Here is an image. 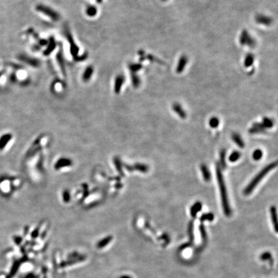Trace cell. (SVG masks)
<instances>
[{
  "label": "cell",
  "mask_w": 278,
  "mask_h": 278,
  "mask_svg": "<svg viewBox=\"0 0 278 278\" xmlns=\"http://www.w3.org/2000/svg\"><path fill=\"white\" fill-rule=\"evenodd\" d=\"M263 126L264 127L265 129L266 128H270L273 126L274 124H273V120L269 119L267 118V117H265L263 120V122H261Z\"/></svg>",
  "instance_id": "cell-17"
},
{
  "label": "cell",
  "mask_w": 278,
  "mask_h": 278,
  "mask_svg": "<svg viewBox=\"0 0 278 278\" xmlns=\"http://www.w3.org/2000/svg\"><path fill=\"white\" fill-rule=\"evenodd\" d=\"M121 278H131V277H129V276H122Z\"/></svg>",
  "instance_id": "cell-28"
},
{
  "label": "cell",
  "mask_w": 278,
  "mask_h": 278,
  "mask_svg": "<svg viewBox=\"0 0 278 278\" xmlns=\"http://www.w3.org/2000/svg\"><path fill=\"white\" fill-rule=\"evenodd\" d=\"M225 154L226 151L225 150H221L220 153V162H221V167L225 169L226 168V163H225Z\"/></svg>",
  "instance_id": "cell-18"
},
{
  "label": "cell",
  "mask_w": 278,
  "mask_h": 278,
  "mask_svg": "<svg viewBox=\"0 0 278 278\" xmlns=\"http://www.w3.org/2000/svg\"><path fill=\"white\" fill-rule=\"evenodd\" d=\"M219 119L217 118V117H212V118L209 120V126L213 128H215L216 127H218V125H219Z\"/></svg>",
  "instance_id": "cell-21"
},
{
  "label": "cell",
  "mask_w": 278,
  "mask_h": 278,
  "mask_svg": "<svg viewBox=\"0 0 278 278\" xmlns=\"http://www.w3.org/2000/svg\"><path fill=\"white\" fill-rule=\"evenodd\" d=\"M11 139L12 135L9 133L3 135L0 138V150H3L4 149L5 147L7 146V143L11 140Z\"/></svg>",
  "instance_id": "cell-11"
},
{
  "label": "cell",
  "mask_w": 278,
  "mask_h": 278,
  "mask_svg": "<svg viewBox=\"0 0 278 278\" xmlns=\"http://www.w3.org/2000/svg\"><path fill=\"white\" fill-rule=\"evenodd\" d=\"M241 156V154L238 151H234L229 157V161L232 162H234L237 161V160Z\"/></svg>",
  "instance_id": "cell-20"
},
{
  "label": "cell",
  "mask_w": 278,
  "mask_h": 278,
  "mask_svg": "<svg viewBox=\"0 0 278 278\" xmlns=\"http://www.w3.org/2000/svg\"><path fill=\"white\" fill-rule=\"evenodd\" d=\"M265 128L263 126L261 123H254L253 127L250 129L249 132L250 133H256L265 132Z\"/></svg>",
  "instance_id": "cell-13"
},
{
  "label": "cell",
  "mask_w": 278,
  "mask_h": 278,
  "mask_svg": "<svg viewBox=\"0 0 278 278\" xmlns=\"http://www.w3.org/2000/svg\"><path fill=\"white\" fill-rule=\"evenodd\" d=\"M255 21L257 23L265 26H270L272 23V18L262 14H258L255 16Z\"/></svg>",
  "instance_id": "cell-4"
},
{
  "label": "cell",
  "mask_w": 278,
  "mask_h": 278,
  "mask_svg": "<svg viewBox=\"0 0 278 278\" xmlns=\"http://www.w3.org/2000/svg\"><path fill=\"white\" fill-rule=\"evenodd\" d=\"M200 234H201V236H202V238L203 242H204V243H205L207 241V233L206 232L205 227H204V226H203V224H201L200 225Z\"/></svg>",
  "instance_id": "cell-24"
},
{
  "label": "cell",
  "mask_w": 278,
  "mask_h": 278,
  "mask_svg": "<svg viewBox=\"0 0 278 278\" xmlns=\"http://www.w3.org/2000/svg\"><path fill=\"white\" fill-rule=\"evenodd\" d=\"M255 60V56L254 54L248 53L246 54L244 59V66L245 68H249L254 65Z\"/></svg>",
  "instance_id": "cell-8"
},
{
  "label": "cell",
  "mask_w": 278,
  "mask_h": 278,
  "mask_svg": "<svg viewBox=\"0 0 278 278\" xmlns=\"http://www.w3.org/2000/svg\"><path fill=\"white\" fill-rule=\"evenodd\" d=\"M239 42L241 45L246 46L250 48H254L256 46V41L248 32V30H243L239 35Z\"/></svg>",
  "instance_id": "cell-3"
},
{
  "label": "cell",
  "mask_w": 278,
  "mask_h": 278,
  "mask_svg": "<svg viewBox=\"0 0 278 278\" xmlns=\"http://www.w3.org/2000/svg\"><path fill=\"white\" fill-rule=\"evenodd\" d=\"M161 1H162V2H167V1H168V0H161Z\"/></svg>",
  "instance_id": "cell-29"
},
{
  "label": "cell",
  "mask_w": 278,
  "mask_h": 278,
  "mask_svg": "<svg viewBox=\"0 0 278 278\" xmlns=\"http://www.w3.org/2000/svg\"><path fill=\"white\" fill-rule=\"evenodd\" d=\"M214 219V214L213 213H206V214H203L200 218V221H204L206 220H208L211 221Z\"/></svg>",
  "instance_id": "cell-19"
},
{
  "label": "cell",
  "mask_w": 278,
  "mask_h": 278,
  "mask_svg": "<svg viewBox=\"0 0 278 278\" xmlns=\"http://www.w3.org/2000/svg\"><path fill=\"white\" fill-rule=\"evenodd\" d=\"M276 166L277 162H274L273 163L270 164L269 165L265 167V168H263L254 178L252 179V180L249 183V184L247 185L245 189L243 191L244 194L245 195H249V194H250L256 188L258 184L260 182L262 179L265 176V175H266L268 172H269L272 169L276 168Z\"/></svg>",
  "instance_id": "cell-2"
},
{
  "label": "cell",
  "mask_w": 278,
  "mask_h": 278,
  "mask_svg": "<svg viewBox=\"0 0 278 278\" xmlns=\"http://www.w3.org/2000/svg\"><path fill=\"white\" fill-rule=\"evenodd\" d=\"M188 232H189V237H190V241H191V243H193V240H194V234H193V221H191L190 222V224H189ZM191 242H190V243H191Z\"/></svg>",
  "instance_id": "cell-22"
},
{
  "label": "cell",
  "mask_w": 278,
  "mask_h": 278,
  "mask_svg": "<svg viewBox=\"0 0 278 278\" xmlns=\"http://www.w3.org/2000/svg\"><path fill=\"white\" fill-rule=\"evenodd\" d=\"M188 61H189V59L187 55H182L178 59L176 69V72L178 73H182L183 71L185 69V66H187V65L188 63Z\"/></svg>",
  "instance_id": "cell-5"
},
{
  "label": "cell",
  "mask_w": 278,
  "mask_h": 278,
  "mask_svg": "<svg viewBox=\"0 0 278 278\" xmlns=\"http://www.w3.org/2000/svg\"><path fill=\"white\" fill-rule=\"evenodd\" d=\"M232 139L234 143H235L239 147H243L245 146L243 140L238 133H233L232 135Z\"/></svg>",
  "instance_id": "cell-14"
},
{
  "label": "cell",
  "mask_w": 278,
  "mask_h": 278,
  "mask_svg": "<svg viewBox=\"0 0 278 278\" xmlns=\"http://www.w3.org/2000/svg\"><path fill=\"white\" fill-rule=\"evenodd\" d=\"M172 109L176 113V114L180 117L182 119H185L187 117V113L183 109L181 105L178 103H174L173 105H172Z\"/></svg>",
  "instance_id": "cell-6"
},
{
  "label": "cell",
  "mask_w": 278,
  "mask_h": 278,
  "mask_svg": "<svg viewBox=\"0 0 278 278\" xmlns=\"http://www.w3.org/2000/svg\"><path fill=\"white\" fill-rule=\"evenodd\" d=\"M216 176H217L218 179V183L219 185L221 198L222 201V206H223L224 213L227 216H230L232 212L229 206V203H228L227 189L224 182L223 175H222L221 169L219 164H218L217 167H216Z\"/></svg>",
  "instance_id": "cell-1"
},
{
  "label": "cell",
  "mask_w": 278,
  "mask_h": 278,
  "mask_svg": "<svg viewBox=\"0 0 278 278\" xmlns=\"http://www.w3.org/2000/svg\"><path fill=\"white\" fill-rule=\"evenodd\" d=\"M112 240V236H108L106 238L102 239L101 241H100V242L97 243V248H98V249L103 248V247H104L105 246L107 245L108 243H109V242Z\"/></svg>",
  "instance_id": "cell-15"
},
{
  "label": "cell",
  "mask_w": 278,
  "mask_h": 278,
  "mask_svg": "<svg viewBox=\"0 0 278 278\" xmlns=\"http://www.w3.org/2000/svg\"><path fill=\"white\" fill-rule=\"evenodd\" d=\"M22 260L21 259H20V260H16L13 265H12V269L10 270V273L7 275V276L6 277V278H12L13 277L15 274H16V272H17L18 269H19L20 267V265L22 263Z\"/></svg>",
  "instance_id": "cell-7"
},
{
  "label": "cell",
  "mask_w": 278,
  "mask_h": 278,
  "mask_svg": "<svg viewBox=\"0 0 278 278\" xmlns=\"http://www.w3.org/2000/svg\"><path fill=\"white\" fill-rule=\"evenodd\" d=\"M200 169H201V171L202 172L203 177V178H204L205 181L209 182L210 180H211V172H210L207 165H206L205 164H202L200 167Z\"/></svg>",
  "instance_id": "cell-12"
},
{
  "label": "cell",
  "mask_w": 278,
  "mask_h": 278,
  "mask_svg": "<svg viewBox=\"0 0 278 278\" xmlns=\"http://www.w3.org/2000/svg\"><path fill=\"white\" fill-rule=\"evenodd\" d=\"M85 259V258L84 257H79V258H77V259H73V260H71L70 261H68V262H64L63 263H61V266L62 267H65L66 266H69V265H73V264H75L77 262H80V261H84Z\"/></svg>",
  "instance_id": "cell-16"
},
{
  "label": "cell",
  "mask_w": 278,
  "mask_h": 278,
  "mask_svg": "<svg viewBox=\"0 0 278 278\" xmlns=\"http://www.w3.org/2000/svg\"><path fill=\"white\" fill-rule=\"evenodd\" d=\"M37 277H38V276H36L35 275L33 274H29L28 275H27V276L26 277V278H37Z\"/></svg>",
  "instance_id": "cell-27"
},
{
  "label": "cell",
  "mask_w": 278,
  "mask_h": 278,
  "mask_svg": "<svg viewBox=\"0 0 278 278\" xmlns=\"http://www.w3.org/2000/svg\"><path fill=\"white\" fill-rule=\"evenodd\" d=\"M270 258L271 254L269 252H265L261 256V259H262V260H267V259H269Z\"/></svg>",
  "instance_id": "cell-25"
},
{
  "label": "cell",
  "mask_w": 278,
  "mask_h": 278,
  "mask_svg": "<svg viewBox=\"0 0 278 278\" xmlns=\"http://www.w3.org/2000/svg\"><path fill=\"white\" fill-rule=\"evenodd\" d=\"M14 241L16 244L17 245H20L21 242H22V238L20 236H14Z\"/></svg>",
  "instance_id": "cell-26"
},
{
  "label": "cell",
  "mask_w": 278,
  "mask_h": 278,
  "mask_svg": "<svg viewBox=\"0 0 278 278\" xmlns=\"http://www.w3.org/2000/svg\"><path fill=\"white\" fill-rule=\"evenodd\" d=\"M263 157V152L260 150H256L254 151L252 157L255 160H259Z\"/></svg>",
  "instance_id": "cell-23"
},
{
  "label": "cell",
  "mask_w": 278,
  "mask_h": 278,
  "mask_svg": "<svg viewBox=\"0 0 278 278\" xmlns=\"http://www.w3.org/2000/svg\"><path fill=\"white\" fill-rule=\"evenodd\" d=\"M270 215H271V219L272 224L274 225L275 231L277 232V213H276V208L274 206H272L270 208Z\"/></svg>",
  "instance_id": "cell-10"
},
{
  "label": "cell",
  "mask_w": 278,
  "mask_h": 278,
  "mask_svg": "<svg viewBox=\"0 0 278 278\" xmlns=\"http://www.w3.org/2000/svg\"><path fill=\"white\" fill-rule=\"evenodd\" d=\"M202 208V204L199 202L195 203V204L191 207V208L190 209V213L193 218H195L196 217L197 214L200 211Z\"/></svg>",
  "instance_id": "cell-9"
}]
</instances>
